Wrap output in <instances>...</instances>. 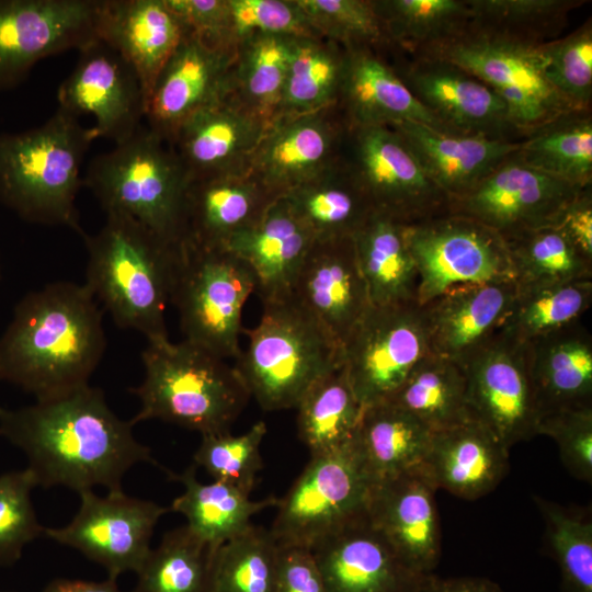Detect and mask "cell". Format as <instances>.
<instances>
[{"label":"cell","instance_id":"18","mask_svg":"<svg viewBox=\"0 0 592 592\" xmlns=\"http://www.w3.org/2000/svg\"><path fill=\"white\" fill-rule=\"evenodd\" d=\"M58 109L78 117L92 114L95 138L118 145L132 137L145 118L146 102L133 68L101 39L80 50L72 72L57 92Z\"/></svg>","mask_w":592,"mask_h":592},{"label":"cell","instance_id":"14","mask_svg":"<svg viewBox=\"0 0 592 592\" xmlns=\"http://www.w3.org/2000/svg\"><path fill=\"white\" fill-rule=\"evenodd\" d=\"M102 0H0V91L43 58L100 39Z\"/></svg>","mask_w":592,"mask_h":592},{"label":"cell","instance_id":"25","mask_svg":"<svg viewBox=\"0 0 592 592\" xmlns=\"http://www.w3.org/2000/svg\"><path fill=\"white\" fill-rule=\"evenodd\" d=\"M323 111L273 118L247 173L272 196L312 180L333 166L337 132Z\"/></svg>","mask_w":592,"mask_h":592},{"label":"cell","instance_id":"7","mask_svg":"<svg viewBox=\"0 0 592 592\" xmlns=\"http://www.w3.org/2000/svg\"><path fill=\"white\" fill-rule=\"evenodd\" d=\"M190 182L173 147L143 125L127 140L94 157L83 178L106 214L127 216L172 244L183 240Z\"/></svg>","mask_w":592,"mask_h":592},{"label":"cell","instance_id":"6","mask_svg":"<svg viewBox=\"0 0 592 592\" xmlns=\"http://www.w3.org/2000/svg\"><path fill=\"white\" fill-rule=\"evenodd\" d=\"M235 365L265 411L296 408L321 377L342 365V349L291 294L263 303L260 322Z\"/></svg>","mask_w":592,"mask_h":592},{"label":"cell","instance_id":"28","mask_svg":"<svg viewBox=\"0 0 592 592\" xmlns=\"http://www.w3.org/2000/svg\"><path fill=\"white\" fill-rule=\"evenodd\" d=\"M186 33L166 0H102L99 37L133 68L146 107L159 72Z\"/></svg>","mask_w":592,"mask_h":592},{"label":"cell","instance_id":"11","mask_svg":"<svg viewBox=\"0 0 592 592\" xmlns=\"http://www.w3.org/2000/svg\"><path fill=\"white\" fill-rule=\"evenodd\" d=\"M420 285L418 304L466 284L513 278L505 240L466 217L443 213L406 225Z\"/></svg>","mask_w":592,"mask_h":592},{"label":"cell","instance_id":"30","mask_svg":"<svg viewBox=\"0 0 592 592\" xmlns=\"http://www.w3.org/2000/svg\"><path fill=\"white\" fill-rule=\"evenodd\" d=\"M447 200L458 196L520 149L521 141L466 135L418 122L391 125Z\"/></svg>","mask_w":592,"mask_h":592},{"label":"cell","instance_id":"16","mask_svg":"<svg viewBox=\"0 0 592 592\" xmlns=\"http://www.w3.org/2000/svg\"><path fill=\"white\" fill-rule=\"evenodd\" d=\"M473 419L490 430L509 449L537 435L526 343L502 334L462 364Z\"/></svg>","mask_w":592,"mask_h":592},{"label":"cell","instance_id":"39","mask_svg":"<svg viewBox=\"0 0 592 592\" xmlns=\"http://www.w3.org/2000/svg\"><path fill=\"white\" fill-rule=\"evenodd\" d=\"M296 409L298 436L311 456L350 445L363 412L343 365L316 382Z\"/></svg>","mask_w":592,"mask_h":592},{"label":"cell","instance_id":"35","mask_svg":"<svg viewBox=\"0 0 592 592\" xmlns=\"http://www.w3.org/2000/svg\"><path fill=\"white\" fill-rule=\"evenodd\" d=\"M432 431L391 401L363 408L355 449L374 482L419 468Z\"/></svg>","mask_w":592,"mask_h":592},{"label":"cell","instance_id":"46","mask_svg":"<svg viewBox=\"0 0 592 592\" xmlns=\"http://www.w3.org/2000/svg\"><path fill=\"white\" fill-rule=\"evenodd\" d=\"M278 550L270 530L251 524L216 549L209 592H274Z\"/></svg>","mask_w":592,"mask_h":592},{"label":"cell","instance_id":"56","mask_svg":"<svg viewBox=\"0 0 592 592\" xmlns=\"http://www.w3.org/2000/svg\"><path fill=\"white\" fill-rule=\"evenodd\" d=\"M184 26L214 47H235L228 0H166Z\"/></svg>","mask_w":592,"mask_h":592},{"label":"cell","instance_id":"27","mask_svg":"<svg viewBox=\"0 0 592 592\" xmlns=\"http://www.w3.org/2000/svg\"><path fill=\"white\" fill-rule=\"evenodd\" d=\"M310 551L328 592H414L422 577L400 562L367 517Z\"/></svg>","mask_w":592,"mask_h":592},{"label":"cell","instance_id":"1","mask_svg":"<svg viewBox=\"0 0 592 592\" xmlns=\"http://www.w3.org/2000/svg\"><path fill=\"white\" fill-rule=\"evenodd\" d=\"M133 426L89 384L19 409L0 407V435L25 454L37 486L78 493L96 486L122 490L124 475L138 463L163 469Z\"/></svg>","mask_w":592,"mask_h":592},{"label":"cell","instance_id":"41","mask_svg":"<svg viewBox=\"0 0 592 592\" xmlns=\"http://www.w3.org/2000/svg\"><path fill=\"white\" fill-rule=\"evenodd\" d=\"M343 65L335 43L294 37L278 115L329 109L339 98Z\"/></svg>","mask_w":592,"mask_h":592},{"label":"cell","instance_id":"20","mask_svg":"<svg viewBox=\"0 0 592 592\" xmlns=\"http://www.w3.org/2000/svg\"><path fill=\"white\" fill-rule=\"evenodd\" d=\"M435 486L421 467L373 485L366 517L400 562L418 576L432 573L441 557Z\"/></svg>","mask_w":592,"mask_h":592},{"label":"cell","instance_id":"32","mask_svg":"<svg viewBox=\"0 0 592 592\" xmlns=\"http://www.w3.org/2000/svg\"><path fill=\"white\" fill-rule=\"evenodd\" d=\"M274 198L247 172L193 179L185 195L183 240L224 248L232 234L259 219Z\"/></svg>","mask_w":592,"mask_h":592},{"label":"cell","instance_id":"43","mask_svg":"<svg viewBox=\"0 0 592 592\" xmlns=\"http://www.w3.org/2000/svg\"><path fill=\"white\" fill-rule=\"evenodd\" d=\"M591 303L592 278L517 286L511 310L499 333L527 343L580 320Z\"/></svg>","mask_w":592,"mask_h":592},{"label":"cell","instance_id":"58","mask_svg":"<svg viewBox=\"0 0 592 592\" xmlns=\"http://www.w3.org/2000/svg\"><path fill=\"white\" fill-rule=\"evenodd\" d=\"M558 226L576 248L592 260V195L591 187L583 191L565 210Z\"/></svg>","mask_w":592,"mask_h":592},{"label":"cell","instance_id":"38","mask_svg":"<svg viewBox=\"0 0 592 592\" xmlns=\"http://www.w3.org/2000/svg\"><path fill=\"white\" fill-rule=\"evenodd\" d=\"M432 432L474 420L467 405L466 376L460 364L429 354L388 400Z\"/></svg>","mask_w":592,"mask_h":592},{"label":"cell","instance_id":"2","mask_svg":"<svg viewBox=\"0 0 592 592\" xmlns=\"http://www.w3.org/2000/svg\"><path fill=\"white\" fill-rule=\"evenodd\" d=\"M106 345L87 284L60 281L26 294L0 337V382L49 399L89 384Z\"/></svg>","mask_w":592,"mask_h":592},{"label":"cell","instance_id":"47","mask_svg":"<svg viewBox=\"0 0 592 592\" xmlns=\"http://www.w3.org/2000/svg\"><path fill=\"white\" fill-rule=\"evenodd\" d=\"M386 36L417 50L451 39L469 26L466 0L372 1Z\"/></svg>","mask_w":592,"mask_h":592},{"label":"cell","instance_id":"19","mask_svg":"<svg viewBox=\"0 0 592 592\" xmlns=\"http://www.w3.org/2000/svg\"><path fill=\"white\" fill-rule=\"evenodd\" d=\"M235 47H214L187 31L159 72L145 118L169 144L179 126L202 107L231 93Z\"/></svg>","mask_w":592,"mask_h":592},{"label":"cell","instance_id":"12","mask_svg":"<svg viewBox=\"0 0 592 592\" xmlns=\"http://www.w3.org/2000/svg\"><path fill=\"white\" fill-rule=\"evenodd\" d=\"M431 354L422 306H373L342 345V365L363 408L388 401Z\"/></svg>","mask_w":592,"mask_h":592},{"label":"cell","instance_id":"3","mask_svg":"<svg viewBox=\"0 0 592 592\" xmlns=\"http://www.w3.org/2000/svg\"><path fill=\"white\" fill-rule=\"evenodd\" d=\"M88 252L86 284L114 322L148 342L169 340L166 308L174 283L179 244L138 221L107 213L95 235H80Z\"/></svg>","mask_w":592,"mask_h":592},{"label":"cell","instance_id":"29","mask_svg":"<svg viewBox=\"0 0 592 592\" xmlns=\"http://www.w3.org/2000/svg\"><path fill=\"white\" fill-rule=\"evenodd\" d=\"M420 467L436 489L476 500L506 475L509 448L485 425L470 420L433 432Z\"/></svg>","mask_w":592,"mask_h":592},{"label":"cell","instance_id":"45","mask_svg":"<svg viewBox=\"0 0 592 592\" xmlns=\"http://www.w3.org/2000/svg\"><path fill=\"white\" fill-rule=\"evenodd\" d=\"M505 243L517 286L592 278V260L576 248L558 225L522 232Z\"/></svg>","mask_w":592,"mask_h":592},{"label":"cell","instance_id":"48","mask_svg":"<svg viewBox=\"0 0 592 592\" xmlns=\"http://www.w3.org/2000/svg\"><path fill=\"white\" fill-rule=\"evenodd\" d=\"M546 542L561 572V592H592V523L557 503L535 497Z\"/></svg>","mask_w":592,"mask_h":592},{"label":"cell","instance_id":"53","mask_svg":"<svg viewBox=\"0 0 592 592\" xmlns=\"http://www.w3.org/2000/svg\"><path fill=\"white\" fill-rule=\"evenodd\" d=\"M35 487L27 468L0 475V566L14 563L29 543L44 536L31 499Z\"/></svg>","mask_w":592,"mask_h":592},{"label":"cell","instance_id":"8","mask_svg":"<svg viewBox=\"0 0 592 592\" xmlns=\"http://www.w3.org/2000/svg\"><path fill=\"white\" fill-rule=\"evenodd\" d=\"M543 44L468 27L419 55L446 60L478 78L504 102L515 130L530 135L576 113L546 79Z\"/></svg>","mask_w":592,"mask_h":592},{"label":"cell","instance_id":"42","mask_svg":"<svg viewBox=\"0 0 592 592\" xmlns=\"http://www.w3.org/2000/svg\"><path fill=\"white\" fill-rule=\"evenodd\" d=\"M519 157L531 167L580 187L592 181V119L566 114L521 141Z\"/></svg>","mask_w":592,"mask_h":592},{"label":"cell","instance_id":"10","mask_svg":"<svg viewBox=\"0 0 592 592\" xmlns=\"http://www.w3.org/2000/svg\"><path fill=\"white\" fill-rule=\"evenodd\" d=\"M353 442L335 452L311 456L286 494L278 499L270 532L280 546L311 550L366 517L375 482Z\"/></svg>","mask_w":592,"mask_h":592},{"label":"cell","instance_id":"15","mask_svg":"<svg viewBox=\"0 0 592 592\" xmlns=\"http://www.w3.org/2000/svg\"><path fill=\"white\" fill-rule=\"evenodd\" d=\"M80 506L64 527L46 528L44 536L80 551L101 565L110 578L139 570L150 551L159 519L169 508L126 496L123 490L100 497L92 490L79 493Z\"/></svg>","mask_w":592,"mask_h":592},{"label":"cell","instance_id":"34","mask_svg":"<svg viewBox=\"0 0 592 592\" xmlns=\"http://www.w3.org/2000/svg\"><path fill=\"white\" fill-rule=\"evenodd\" d=\"M352 239L371 305L418 304L420 276L406 224L374 210Z\"/></svg>","mask_w":592,"mask_h":592},{"label":"cell","instance_id":"17","mask_svg":"<svg viewBox=\"0 0 592 592\" xmlns=\"http://www.w3.org/2000/svg\"><path fill=\"white\" fill-rule=\"evenodd\" d=\"M354 174L375 210L406 225L445 213L447 197L390 126L355 128Z\"/></svg>","mask_w":592,"mask_h":592},{"label":"cell","instance_id":"5","mask_svg":"<svg viewBox=\"0 0 592 592\" xmlns=\"http://www.w3.org/2000/svg\"><path fill=\"white\" fill-rule=\"evenodd\" d=\"M144 379L130 389L140 409L129 422L157 419L197 431L229 432L250 394L235 366L192 342H148Z\"/></svg>","mask_w":592,"mask_h":592},{"label":"cell","instance_id":"57","mask_svg":"<svg viewBox=\"0 0 592 592\" xmlns=\"http://www.w3.org/2000/svg\"><path fill=\"white\" fill-rule=\"evenodd\" d=\"M274 592H328L309 549L280 546Z\"/></svg>","mask_w":592,"mask_h":592},{"label":"cell","instance_id":"26","mask_svg":"<svg viewBox=\"0 0 592 592\" xmlns=\"http://www.w3.org/2000/svg\"><path fill=\"white\" fill-rule=\"evenodd\" d=\"M316 241L281 196L252 225L232 234L224 248L252 269L262 303L292 294L299 269Z\"/></svg>","mask_w":592,"mask_h":592},{"label":"cell","instance_id":"51","mask_svg":"<svg viewBox=\"0 0 592 592\" xmlns=\"http://www.w3.org/2000/svg\"><path fill=\"white\" fill-rule=\"evenodd\" d=\"M545 76L576 112L592 98V29L587 23L566 37L543 44Z\"/></svg>","mask_w":592,"mask_h":592},{"label":"cell","instance_id":"24","mask_svg":"<svg viewBox=\"0 0 592 592\" xmlns=\"http://www.w3.org/2000/svg\"><path fill=\"white\" fill-rule=\"evenodd\" d=\"M516 291L513 278L466 284L423 305L431 354L465 363L499 334Z\"/></svg>","mask_w":592,"mask_h":592},{"label":"cell","instance_id":"33","mask_svg":"<svg viewBox=\"0 0 592 592\" xmlns=\"http://www.w3.org/2000/svg\"><path fill=\"white\" fill-rule=\"evenodd\" d=\"M339 96L355 128L418 122L444 129L400 76L364 48L344 52Z\"/></svg>","mask_w":592,"mask_h":592},{"label":"cell","instance_id":"4","mask_svg":"<svg viewBox=\"0 0 592 592\" xmlns=\"http://www.w3.org/2000/svg\"><path fill=\"white\" fill-rule=\"evenodd\" d=\"M92 128L57 109L43 125L0 134V203L22 219L83 231L76 207Z\"/></svg>","mask_w":592,"mask_h":592},{"label":"cell","instance_id":"22","mask_svg":"<svg viewBox=\"0 0 592 592\" xmlns=\"http://www.w3.org/2000/svg\"><path fill=\"white\" fill-rule=\"evenodd\" d=\"M270 123L229 94L187 117L170 145L191 180L243 173Z\"/></svg>","mask_w":592,"mask_h":592},{"label":"cell","instance_id":"23","mask_svg":"<svg viewBox=\"0 0 592 592\" xmlns=\"http://www.w3.org/2000/svg\"><path fill=\"white\" fill-rule=\"evenodd\" d=\"M292 295L341 346L371 307L353 239L316 240Z\"/></svg>","mask_w":592,"mask_h":592},{"label":"cell","instance_id":"50","mask_svg":"<svg viewBox=\"0 0 592 592\" xmlns=\"http://www.w3.org/2000/svg\"><path fill=\"white\" fill-rule=\"evenodd\" d=\"M473 30L542 43L536 33L570 9L560 0H466Z\"/></svg>","mask_w":592,"mask_h":592},{"label":"cell","instance_id":"9","mask_svg":"<svg viewBox=\"0 0 592 592\" xmlns=\"http://www.w3.org/2000/svg\"><path fill=\"white\" fill-rule=\"evenodd\" d=\"M255 291L252 269L226 248L180 242L170 303L183 340L223 360H237L242 308Z\"/></svg>","mask_w":592,"mask_h":592},{"label":"cell","instance_id":"59","mask_svg":"<svg viewBox=\"0 0 592 592\" xmlns=\"http://www.w3.org/2000/svg\"><path fill=\"white\" fill-rule=\"evenodd\" d=\"M414 592H503V590L486 578H440L429 573L421 577Z\"/></svg>","mask_w":592,"mask_h":592},{"label":"cell","instance_id":"52","mask_svg":"<svg viewBox=\"0 0 592 592\" xmlns=\"http://www.w3.org/2000/svg\"><path fill=\"white\" fill-rule=\"evenodd\" d=\"M314 31L349 48L377 43L386 37L372 1L296 0Z\"/></svg>","mask_w":592,"mask_h":592},{"label":"cell","instance_id":"37","mask_svg":"<svg viewBox=\"0 0 592 592\" xmlns=\"http://www.w3.org/2000/svg\"><path fill=\"white\" fill-rule=\"evenodd\" d=\"M169 476L184 487L170 511L184 515L186 526L215 549L244 532L252 524V515L278 502L275 497L252 501L250 494L220 481L203 483L196 478L194 464L180 475Z\"/></svg>","mask_w":592,"mask_h":592},{"label":"cell","instance_id":"55","mask_svg":"<svg viewBox=\"0 0 592 592\" xmlns=\"http://www.w3.org/2000/svg\"><path fill=\"white\" fill-rule=\"evenodd\" d=\"M551 437L565 467L577 479L592 480V408L546 413L537 422V435Z\"/></svg>","mask_w":592,"mask_h":592},{"label":"cell","instance_id":"44","mask_svg":"<svg viewBox=\"0 0 592 592\" xmlns=\"http://www.w3.org/2000/svg\"><path fill=\"white\" fill-rule=\"evenodd\" d=\"M215 551L186 525L177 527L150 549L132 592H209Z\"/></svg>","mask_w":592,"mask_h":592},{"label":"cell","instance_id":"49","mask_svg":"<svg viewBox=\"0 0 592 592\" xmlns=\"http://www.w3.org/2000/svg\"><path fill=\"white\" fill-rule=\"evenodd\" d=\"M265 434L266 425L259 421L240 435L230 432L202 435L193 464L205 469L215 481L251 494L263 466L260 448Z\"/></svg>","mask_w":592,"mask_h":592},{"label":"cell","instance_id":"21","mask_svg":"<svg viewBox=\"0 0 592 592\" xmlns=\"http://www.w3.org/2000/svg\"><path fill=\"white\" fill-rule=\"evenodd\" d=\"M415 99L453 133L510 139L504 102L482 81L446 60L418 55L400 77Z\"/></svg>","mask_w":592,"mask_h":592},{"label":"cell","instance_id":"31","mask_svg":"<svg viewBox=\"0 0 592 592\" xmlns=\"http://www.w3.org/2000/svg\"><path fill=\"white\" fill-rule=\"evenodd\" d=\"M579 321L526 343L538 419L592 408V338Z\"/></svg>","mask_w":592,"mask_h":592},{"label":"cell","instance_id":"60","mask_svg":"<svg viewBox=\"0 0 592 592\" xmlns=\"http://www.w3.org/2000/svg\"><path fill=\"white\" fill-rule=\"evenodd\" d=\"M42 592H123L116 579L107 577L103 581L58 578L50 581Z\"/></svg>","mask_w":592,"mask_h":592},{"label":"cell","instance_id":"54","mask_svg":"<svg viewBox=\"0 0 592 592\" xmlns=\"http://www.w3.org/2000/svg\"><path fill=\"white\" fill-rule=\"evenodd\" d=\"M228 4L235 46L253 34L320 37L296 0H228Z\"/></svg>","mask_w":592,"mask_h":592},{"label":"cell","instance_id":"13","mask_svg":"<svg viewBox=\"0 0 592 592\" xmlns=\"http://www.w3.org/2000/svg\"><path fill=\"white\" fill-rule=\"evenodd\" d=\"M517 151L468 191L448 198L445 213L473 219L504 240L558 225L567 207L589 187L570 184L531 167Z\"/></svg>","mask_w":592,"mask_h":592},{"label":"cell","instance_id":"40","mask_svg":"<svg viewBox=\"0 0 592 592\" xmlns=\"http://www.w3.org/2000/svg\"><path fill=\"white\" fill-rule=\"evenodd\" d=\"M293 39L253 34L236 45L230 94L269 121L278 115Z\"/></svg>","mask_w":592,"mask_h":592},{"label":"cell","instance_id":"36","mask_svg":"<svg viewBox=\"0 0 592 592\" xmlns=\"http://www.w3.org/2000/svg\"><path fill=\"white\" fill-rule=\"evenodd\" d=\"M281 197L316 240L352 238L375 210L353 170L334 164Z\"/></svg>","mask_w":592,"mask_h":592}]
</instances>
